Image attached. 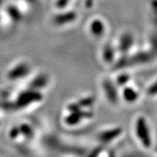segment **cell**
<instances>
[{"label": "cell", "mask_w": 157, "mask_h": 157, "mask_svg": "<svg viewBox=\"0 0 157 157\" xmlns=\"http://www.w3.org/2000/svg\"><path fill=\"white\" fill-rule=\"evenodd\" d=\"M42 95L36 90H26L20 94L18 98L16 105L19 108L27 107L31 104L42 101Z\"/></svg>", "instance_id": "6da1fadb"}, {"label": "cell", "mask_w": 157, "mask_h": 157, "mask_svg": "<svg viewBox=\"0 0 157 157\" xmlns=\"http://www.w3.org/2000/svg\"><path fill=\"white\" fill-rule=\"evenodd\" d=\"M136 132L138 138L140 140L144 145L149 147L151 144V139L149 136V130L146 123L145 119L144 117H139L136 124Z\"/></svg>", "instance_id": "7a4b0ae2"}, {"label": "cell", "mask_w": 157, "mask_h": 157, "mask_svg": "<svg viewBox=\"0 0 157 157\" xmlns=\"http://www.w3.org/2000/svg\"><path fill=\"white\" fill-rule=\"evenodd\" d=\"M93 117V113L90 112H86L83 110H78L76 112H71L70 115H68L65 119V121L69 125L78 124L84 118H90Z\"/></svg>", "instance_id": "3957f363"}, {"label": "cell", "mask_w": 157, "mask_h": 157, "mask_svg": "<svg viewBox=\"0 0 157 157\" xmlns=\"http://www.w3.org/2000/svg\"><path fill=\"white\" fill-rule=\"evenodd\" d=\"M103 89L105 91V94L106 95V98L110 102L113 104L117 103L118 101V94L117 91L115 86L112 83L110 80L106 79L103 82Z\"/></svg>", "instance_id": "277c9868"}, {"label": "cell", "mask_w": 157, "mask_h": 157, "mask_svg": "<svg viewBox=\"0 0 157 157\" xmlns=\"http://www.w3.org/2000/svg\"><path fill=\"white\" fill-rule=\"evenodd\" d=\"M30 66L26 63L18 65L9 73V78L12 80H17L26 77L30 73Z\"/></svg>", "instance_id": "5b68a950"}, {"label": "cell", "mask_w": 157, "mask_h": 157, "mask_svg": "<svg viewBox=\"0 0 157 157\" xmlns=\"http://www.w3.org/2000/svg\"><path fill=\"white\" fill-rule=\"evenodd\" d=\"M77 18V14L74 12H67L56 15L54 18V21L57 25H65L74 22Z\"/></svg>", "instance_id": "8992f818"}, {"label": "cell", "mask_w": 157, "mask_h": 157, "mask_svg": "<svg viewBox=\"0 0 157 157\" xmlns=\"http://www.w3.org/2000/svg\"><path fill=\"white\" fill-rule=\"evenodd\" d=\"M133 43V38L130 34H124L121 36L119 42V50L122 53H125L129 50Z\"/></svg>", "instance_id": "52a82bcc"}, {"label": "cell", "mask_w": 157, "mask_h": 157, "mask_svg": "<svg viewBox=\"0 0 157 157\" xmlns=\"http://www.w3.org/2000/svg\"><path fill=\"white\" fill-rule=\"evenodd\" d=\"M48 82H49V78L47 76L44 75V74L38 75L30 83V87L32 90H40V89L46 87Z\"/></svg>", "instance_id": "ba28073f"}, {"label": "cell", "mask_w": 157, "mask_h": 157, "mask_svg": "<svg viewBox=\"0 0 157 157\" xmlns=\"http://www.w3.org/2000/svg\"><path fill=\"white\" fill-rule=\"evenodd\" d=\"M90 31L96 37L102 36L105 32V25L101 20L95 19L90 24Z\"/></svg>", "instance_id": "9c48e42d"}, {"label": "cell", "mask_w": 157, "mask_h": 157, "mask_svg": "<svg viewBox=\"0 0 157 157\" xmlns=\"http://www.w3.org/2000/svg\"><path fill=\"white\" fill-rule=\"evenodd\" d=\"M121 128H113V129L108 130V131L104 132L101 135V139L104 141H109L111 140L118 136L121 134Z\"/></svg>", "instance_id": "30bf717a"}, {"label": "cell", "mask_w": 157, "mask_h": 157, "mask_svg": "<svg viewBox=\"0 0 157 157\" xmlns=\"http://www.w3.org/2000/svg\"><path fill=\"white\" fill-rule=\"evenodd\" d=\"M123 97L126 101L128 102H134L138 98V94L132 88L127 87L124 88L123 91Z\"/></svg>", "instance_id": "8fae6325"}, {"label": "cell", "mask_w": 157, "mask_h": 157, "mask_svg": "<svg viewBox=\"0 0 157 157\" xmlns=\"http://www.w3.org/2000/svg\"><path fill=\"white\" fill-rule=\"evenodd\" d=\"M114 56H115V52L113 46L111 45H106L103 50L104 60L108 63H110L113 61Z\"/></svg>", "instance_id": "7c38bea8"}, {"label": "cell", "mask_w": 157, "mask_h": 157, "mask_svg": "<svg viewBox=\"0 0 157 157\" xmlns=\"http://www.w3.org/2000/svg\"><path fill=\"white\" fill-rule=\"evenodd\" d=\"M94 102V99L93 98H83V99H81L78 102L80 106H82V107H90L91 106Z\"/></svg>", "instance_id": "4fadbf2b"}, {"label": "cell", "mask_w": 157, "mask_h": 157, "mask_svg": "<svg viewBox=\"0 0 157 157\" xmlns=\"http://www.w3.org/2000/svg\"><path fill=\"white\" fill-rule=\"evenodd\" d=\"M129 80V76L126 74H123L121 75L118 76L117 79V83L118 86H124Z\"/></svg>", "instance_id": "5bb4252c"}, {"label": "cell", "mask_w": 157, "mask_h": 157, "mask_svg": "<svg viewBox=\"0 0 157 157\" xmlns=\"http://www.w3.org/2000/svg\"><path fill=\"white\" fill-rule=\"evenodd\" d=\"M148 94L150 95H155V94H157V82H155L154 85H152L148 89Z\"/></svg>", "instance_id": "9a60e30c"}, {"label": "cell", "mask_w": 157, "mask_h": 157, "mask_svg": "<svg viewBox=\"0 0 157 157\" xmlns=\"http://www.w3.org/2000/svg\"><path fill=\"white\" fill-rule=\"evenodd\" d=\"M69 1H70V0H58V6H60V7L66 6Z\"/></svg>", "instance_id": "2e32d148"}, {"label": "cell", "mask_w": 157, "mask_h": 157, "mask_svg": "<svg viewBox=\"0 0 157 157\" xmlns=\"http://www.w3.org/2000/svg\"><path fill=\"white\" fill-rule=\"evenodd\" d=\"M86 6L90 7L92 6V4H93V1L92 0H86Z\"/></svg>", "instance_id": "e0dca14e"}]
</instances>
